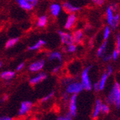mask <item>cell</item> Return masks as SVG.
Listing matches in <instances>:
<instances>
[{"instance_id":"obj_30","label":"cell","mask_w":120,"mask_h":120,"mask_svg":"<svg viewBox=\"0 0 120 120\" xmlns=\"http://www.w3.org/2000/svg\"><path fill=\"white\" fill-rule=\"evenodd\" d=\"M97 6H103L105 4V0H89Z\"/></svg>"},{"instance_id":"obj_31","label":"cell","mask_w":120,"mask_h":120,"mask_svg":"<svg viewBox=\"0 0 120 120\" xmlns=\"http://www.w3.org/2000/svg\"><path fill=\"white\" fill-rule=\"evenodd\" d=\"M102 59H103V61L104 62H109L112 59L111 55V54H107V53H105V54L103 57H102Z\"/></svg>"},{"instance_id":"obj_38","label":"cell","mask_w":120,"mask_h":120,"mask_svg":"<svg viewBox=\"0 0 120 120\" xmlns=\"http://www.w3.org/2000/svg\"><path fill=\"white\" fill-rule=\"evenodd\" d=\"M0 120H12V119L8 116H2L0 117Z\"/></svg>"},{"instance_id":"obj_24","label":"cell","mask_w":120,"mask_h":120,"mask_svg":"<svg viewBox=\"0 0 120 120\" xmlns=\"http://www.w3.org/2000/svg\"><path fill=\"white\" fill-rule=\"evenodd\" d=\"M65 52L68 53H74L77 51V45L75 43H72L65 46Z\"/></svg>"},{"instance_id":"obj_5","label":"cell","mask_w":120,"mask_h":120,"mask_svg":"<svg viewBox=\"0 0 120 120\" xmlns=\"http://www.w3.org/2000/svg\"><path fill=\"white\" fill-rule=\"evenodd\" d=\"M77 21H78V17L75 13L68 14L67 19H66L65 23H64V28L66 30H68V31L73 29L76 24Z\"/></svg>"},{"instance_id":"obj_10","label":"cell","mask_w":120,"mask_h":120,"mask_svg":"<svg viewBox=\"0 0 120 120\" xmlns=\"http://www.w3.org/2000/svg\"><path fill=\"white\" fill-rule=\"evenodd\" d=\"M73 34V38L74 43L76 45H81L83 43L85 40V35L84 32L82 29H76L72 33Z\"/></svg>"},{"instance_id":"obj_33","label":"cell","mask_w":120,"mask_h":120,"mask_svg":"<svg viewBox=\"0 0 120 120\" xmlns=\"http://www.w3.org/2000/svg\"><path fill=\"white\" fill-rule=\"evenodd\" d=\"M60 70H61V65H57V66H55V67L52 69L51 72H52V73L56 74L60 71Z\"/></svg>"},{"instance_id":"obj_1","label":"cell","mask_w":120,"mask_h":120,"mask_svg":"<svg viewBox=\"0 0 120 120\" xmlns=\"http://www.w3.org/2000/svg\"><path fill=\"white\" fill-rule=\"evenodd\" d=\"M107 102L120 109V83L115 82L107 97Z\"/></svg>"},{"instance_id":"obj_3","label":"cell","mask_w":120,"mask_h":120,"mask_svg":"<svg viewBox=\"0 0 120 120\" xmlns=\"http://www.w3.org/2000/svg\"><path fill=\"white\" fill-rule=\"evenodd\" d=\"M83 90L81 83L72 81L66 85V92L69 94H78Z\"/></svg>"},{"instance_id":"obj_23","label":"cell","mask_w":120,"mask_h":120,"mask_svg":"<svg viewBox=\"0 0 120 120\" xmlns=\"http://www.w3.org/2000/svg\"><path fill=\"white\" fill-rule=\"evenodd\" d=\"M111 34V28L107 25L104 27L103 31V40H108L109 38H110Z\"/></svg>"},{"instance_id":"obj_13","label":"cell","mask_w":120,"mask_h":120,"mask_svg":"<svg viewBox=\"0 0 120 120\" xmlns=\"http://www.w3.org/2000/svg\"><path fill=\"white\" fill-rule=\"evenodd\" d=\"M32 107V102H30V101L22 102L19 112V114L20 116L25 115L27 112H29L30 110H31Z\"/></svg>"},{"instance_id":"obj_15","label":"cell","mask_w":120,"mask_h":120,"mask_svg":"<svg viewBox=\"0 0 120 120\" xmlns=\"http://www.w3.org/2000/svg\"><path fill=\"white\" fill-rule=\"evenodd\" d=\"M48 58H49L50 61L56 60V61H58L59 62H62L63 60L62 53L58 51H53L50 52L49 53V55H48Z\"/></svg>"},{"instance_id":"obj_32","label":"cell","mask_w":120,"mask_h":120,"mask_svg":"<svg viewBox=\"0 0 120 120\" xmlns=\"http://www.w3.org/2000/svg\"><path fill=\"white\" fill-rule=\"evenodd\" d=\"M106 73L109 74V75H111L113 73V68L112 67L111 65H108V67L106 68V70H105Z\"/></svg>"},{"instance_id":"obj_18","label":"cell","mask_w":120,"mask_h":120,"mask_svg":"<svg viewBox=\"0 0 120 120\" xmlns=\"http://www.w3.org/2000/svg\"><path fill=\"white\" fill-rule=\"evenodd\" d=\"M110 75L108 74L106 72H104V73L102 74L100 80L98 81V84H99V89H100V91H103V90L105 89V85H106V83L108 81V79Z\"/></svg>"},{"instance_id":"obj_20","label":"cell","mask_w":120,"mask_h":120,"mask_svg":"<svg viewBox=\"0 0 120 120\" xmlns=\"http://www.w3.org/2000/svg\"><path fill=\"white\" fill-rule=\"evenodd\" d=\"M15 73L12 70H5L0 74V77L5 81H10L11 79H13L15 77Z\"/></svg>"},{"instance_id":"obj_28","label":"cell","mask_w":120,"mask_h":120,"mask_svg":"<svg viewBox=\"0 0 120 120\" xmlns=\"http://www.w3.org/2000/svg\"><path fill=\"white\" fill-rule=\"evenodd\" d=\"M111 58H112V60H113V61H116V60L118 59V58L120 56V52L118 51L116 49L113 50L112 51V53H111Z\"/></svg>"},{"instance_id":"obj_36","label":"cell","mask_w":120,"mask_h":120,"mask_svg":"<svg viewBox=\"0 0 120 120\" xmlns=\"http://www.w3.org/2000/svg\"><path fill=\"white\" fill-rule=\"evenodd\" d=\"M92 89L94 90L95 92H100L98 82H95V83H94V84H92Z\"/></svg>"},{"instance_id":"obj_37","label":"cell","mask_w":120,"mask_h":120,"mask_svg":"<svg viewBox=\"0 0 120 120\" xmlns=\"http://www.w3.org/2000/svg\"><path fill=\"white\" fill-rule=\"evenodd\" d=\"M28 1L31 3V4H32L34 6H36V4H38V1L39 0H28Z\"/></svg>"},{"instance_id":"obj_6","label":"cell","mask_w":120,"mask_h":120,"mask_svg":"<svg viewBox=\"0 0 120 120\" xmlns=\"http://www.w3.org/2000/svg\"><path fill=\"white\" fill-rule=\"evenodd\" d=\"M45 64V61L43 59H38L37 61L33 62L29 67V70L32 73H38L43 69Z\"/></svg>"},{"instance_id":"obj_27","label":"cell","mask_w":120,"mask_h":120,"mask_svg":"<svg viewBox=\"0 0 120 120\" xmlns=\"http://www.w3.org/2000/svg\"><path fill=\"white\" fill-rule=\"evenodd\" d=\"M110 112V107L109 105L106 104V103H103L102 104V108H101V113H105V114H107Z\"/></svg>"},{"instance_id":"obj_17","label":"cell","mask_w":120,"mask_h":120,"mask_svg":"<svg viewBox=\"0 0 120 120\" xmlns=\"http://www.w3.org/2000/svg\"><path fill=\"white\" fill-rule=\"evenodd\" d=\"M49 23V18L45 15H42L39 16L36 21V26L39 28H44Z\"/></svg>"},{"instance_id":"obj_2","label":"cell","mask_w":120,"mask_h":120,"mask_svg":"<svg viewBox=\"0 0 120 120\" xmlns=\"http://www.w3.org/2000/svg\"><path fill=\"white\" fill-rule=\"evenodd\" d=\"M91 69V65L87 66L82 70L81 75V83L83 86V89L86 90V91H90V90L92 89V83L89 77V72Z\"/></svg>"},{"instance_id":"obj_26","label":"cell","mask_w":120,"mask_h":120,"mask_svg":"<svg viewBox=\"0 0 120 120\" xmlns=\"http://www.w3.org/2000/svg\"><path fill=\"white\" fill-rule=\"evenodd\" d=\"M115 48L116 49L120 52V32L117 33L115 38Z\"/></svg>"},{"instance_id":"obj_4","label":"cell","mask_w":120,"mask_h":120,"mask_svg":"<svg viewBox=\"0 0 120 120\" xmlns=\"http://www.w3.org/2000/svg\"><path fill=\"white\" fill-rule=\"evenodd\" d=\"M60 41L62 45H68L70 44L73 43V34L68 32H65V31H62V30H59L58 32Z\"/></svg>"},{"instance_id":"obj_8","label":"cell","mask_w":120,"mask_h":120,"mask_svg":"<svg viewBox=\"0 0 120 120\" xmlns=\"http://www.w3.org/2000/svg\"><path fill=\"white\" fill-rule=\"evenodd\" d=\"M117 11H115L113 10L111 5H109L106 8L105 10V20L107 22V24L109 25L111 29L113 26V19H114V15L115 13Z\"/></svg>"},{"instance_id":"obj_7","label":"cell","mask_w":120,"mask_h":120,"mask_svg":"<svg viewBox=\"0 0 120 120\" xmlns=\"http://www.w3.org/2000/svg\"><path fill=\"white\" fill-rule=\"evenodd\" d=\"M62 9L66 12L67 13H76L78 12H79L81 10V8L80 6L75 5L73 3L70 2H63L62 5Z\"/></svg>"},{"instance_id":"obj_19","label":"cell","mask_w":120,"mask_h":120,"mask_svg":"<svg viewBox=\"0 0 120 120\" xmlns=\"http://www.w3.org/2000/svg\"><path fill=\"white\" fill-rule=\"evenodd\" d=\"M102 104H103V102H102L101 100L98 99L95 102V106H94V109L93 111V114H92V117L97 118L99 116L100 113H101V108H102Z\"/></svg>"},{"instance_id":"obj_35","label":"cell","mask_w":120,"mask_h":120,"mask_svg":"<svg viewBox=\"0 0 120 120\" xmlns=\"http://www.w3.org/2000/svg\"><path fill=\"white\" fill-rule=\"evenodd\" d=\"M24 66H25V63H24V62H21V63H20L19 65L17 66L16 70H17V71H21V70H22L23 68H24Z\"/></svg>"},{"instance_id":"obj_34","label":"cell","mask_w":120,"mask_h":120,"mask_svg":"<svg viewBox=\"0 0 120 120\" xmlns=\"http://www.w3.org/2000/svg\"><path fill=\"white\" fill-rule=\"evenodd\" d=\"M56 120H72V116L70 114H68V115L65 116H61V117H59Z\"/></svg>"},{"instance_id":"obj_14","label":"cell","mask_w":120,"mask_h":120,"mask_svg":"<svg viewBox=\"0 0 120 120\" xmlns=\"http://www.w3.org/2000/svg\"><path fill=\"white\" fill-rule=\"evenodd\" d=\"M107 48H108V40H103V42L100 44L97 51H96V56L98 58H102L106 53Z\"/></svg>"},{"instance_id":"obj_40","label":"cell","mask_w":120,"mask_h":120,"mask_svg":"<svg viewBox=\"0 0 120 120\" xmlns=\"http://www.w3.org/2000/svg\"><path fill=\"white\" fill-rule=\"evenodd\" d=\"M2 64H3L2 62V61H0V68H1L2 67Z\"/></svg>"},{"instance_id":"obj_21","label":"cell","mask_w":120,"mask_h":120,"mask_svg":"<svg viewBox=\"0 0 120 120\" xmlns=\"http://www.w3.org/2000/svg\"><path fill=\"white\" fill-rule=\"evenodd\" d=\"M46 44V42L44 40H39L38 41H37L34 44H33L32 45H30L29 47V51H38L40 49H42L45 45Z\"/></svg>"},{"instance_id":"obj_22","label":"cell","mask_w":120,"mask_h":120,"mask_svg":"<svg viewBox=\"0 0 120 120\" xmlns=\"http://www.w3.org/2000/svg\"><path fill=\"white\" fill-rule=\"evenodd\" d=\"M19 39L18 38H13L9 39L5 43V49H11V48H13L19 43Z\"/></svg>"},{"instance_id":"obj_9","label":"cell","mask_w":120,"mask_h":120,"mask_svg":"<svg viewBox=\"0 0 120 120\" xmlns=\"http://www.w3.org/2000/svg\"><path fill=\"white\" fill-rule=\"evenodd\" d=\"M77 94H72L69 99V114L75 116L77 113Z\"/></svg>"},{"instance_id":"obj_29","label":"cell","mask_w":120,"mask_h":120,"mask_svg":"<svg viewBox=\"0 0 120 120\" xmlns=\"http://www.w3.org/2000/svg\"><path fill=\"white\" fill-rule=\"evenodd\" d=\"M53 95H54V92H50L49 94H48L47 95H45L44 98H43V99L41 100V102H43V103H44V102L49 101V100H51V99L53 97Z\"/></svg>"},{"instance_id":"obj_12","label":"cell","mask_w":120,"mask_h":120,"mask_svg":"<svg viewBox=\"0 0 120 120\" xmlns=\"http://www.w3.org/2000/svg\"><path fill=\"white\" fill-rule=\"evenodd\" d=\"M62 9V5H60L58 3H53L50 5V8H49L50 13L53 17L56 18L61 13Z\"/></svg>"},{"instance_id":"obj_16","label":"cell","mask_w":120,"mask_h":120,"mask_svg":"<svg viewBox=\"0 0 120 120\" xmlns=\"http://www.w3.org/2000/svg\"><path fill=\"white\" fill-rule=\"evenodd\" d=\"M15 1L19 5V7L26 11L32 10L34 6L30 3L28 0H15Z\"/></svg>"},{"instance_id":"obj_39","label":"cell","mask_w":120,"mask_h":120,"mask_svg":"<svg viewBox=\"0 0 120 120\" xmlns=\"http://www.w3.org/2000/svg\"><path fill=\"white\" fill-rule=\"evenodd\" d=\"M8 95H4L3 97L2 98V99H1V101L2 102H4V101H6L8 100Z\"/></svg>"},{"instance_id":"obj_25","label":"cell","mask_w":120,"mask_h":120,"mask_svg":"<svg viewBox=\"0 0 120 120\" xmlns=\"http://www.w3.org/2000/svg\"><path fill=\"white\" fill-rule=\"evenodd\" d=\"M120 24V13L119 12H116L114 15V19H113V23L112 29H116Z\"/></svg>"},{"instance_id":"obj_11","label":"cell","mask_w":120,"mask_h":120,"mask_svg":"<svg viewBox=\"0 0 120 120\" xmlns=\"http://www.w3.org/2000/svg\"><path fill=\"white\" fill-rule=\"evenodd\" d=\"M46 79H47V74L44 73V72H42V73H40L37 75L32 78V79L29 80V83L31 85H36L41 82H43Z\"/></svg>"}]
</instances>
